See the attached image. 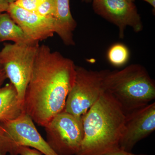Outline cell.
<instances>
[{
  "label": "cell",
  "mask_w": 155,
  "mask_h": 155,
  "mask_svg": "<svg viewBox=\"0 0 155 155\" xmlns=\"http://www.w3.org/2000/svg\"><path fill=\"white\" fill-rule=\"evenodd\" d=\"M75 63L47 45H40L24 96L23 112L45 127L64 110L76 74Z\"/></svg>",
  "instance_id": "1"
},
{
  "label": "cell",
  "mask_w": 155,
  "mask_h": 155,
  "mask_svg": "<svg viewBox=\"0 0 155 155\" xmlns=\"http://www.w3.org/2000/svg\"><path fill=\"white\" fill-rule=\"evenodd\" d=\"M125 115L105 91L82 118L84 137L76 155H105L120 149Z\"/></svg>",
  "instance_id": "2"
},
{
  "label": "cell",
  "mask_w": 155,
  "mask_h": 155,
  "mask_svg": "<svg viewBox=\"0 0 155 155\" xmlns=\"http://www.w3.org/2000/svg\"><path fill=\"white\" fill-rule=\"evenodd\" d=\"M105 91L110 94L125 116L149 104L155 98V83L147 69L131 64L121 70H107Z\"/></svg>",
  "instance_id": "3"
},
{
  "label": "cell",
  "mask_w": 155,
  "mask_h": 155,
  "mask_svg": "<svg viewBox=\"0 0 155 155\" xmlns=\"http://www.w3.org/2000/svg\"><path fill=\"white\" fill-rule=\"evenodd\" d=\"M39 42L5 43L0 51V64L17 90L23 109L24 96L39 47Z\"/></svg>",
  "instance_id": "4"
},
{
  "label": "cell",
  "mask_w": 155,
  "mask_h": 155,
  "mask_svg": "<svg viewBox=\"0 0 155 155\" xmlns=\"http://www.w3.org/2000/svg\"><path fill=\"white\" fill-rule=\"evenodd\" d=\"M0 155H18L20 147L32 148L45 155H58L40 135L32 119L25 113L16 119L0 122Z\"/></svg>",
  "instance_id": "5"
},
{
  "label": "cell",
  "mask_w": 155,
  "mask_h": 155,
  "mask_svg": "<svg viewBox=\"0 0 155 155\" xmlns=\"http://www.w3.org/2000/svg\"><path fill=\"white\" fill-rule=\"evenodd\" d=\"M107 70L93 71L76 66L75 81L64 111L82 119L105 91L104 79Z\"/></svg>",
  "instance_id": "6"
},
{
  "label": "cell",
  "mask_w": 155,
  "mask_h": 155,
  "mask_svg": "<svg viewBox=\"0 0 155 155\" xmlns=\"http://www.w3.org/2000/svg\"><path fill=\"white\" fill-rule=\"evenodd\" d=\"M45 127L46 142L56 153L77 155L84 137L82 119L63 111Z\"/></svg>",
  "instance_id": "7"
},
{
  "label": "cell",
  "mask_w": 155,
  "mask_h": 155,
  "mask_svg": "<svg viewBox=\"0 0 155 155\" xmlns=\"http://www.w3.org/2000/svg\"><path fill=\"white\" fill-rule=\"evenodd\" d=\"M95 13L116 25L119 30V38H123L127 26L136 32L143 28L140 15L133 2L128 0H93Z\"/></svg>",
  "instance_id": "8"
},
{
  "label": "cell",
  "mask_w": 155,
  "mask_h": 155,
  "mask_svg": "<svg viewBox=\"0 0 155 155\" xmlns=\"http://www.w3.org/2000/svg\"><path fill=\"white\" fill-rule=\"evenodd\" d=\"M120 149L131 152L135 145L155 129V103L149 104L126 115Z\"/></svg>",
  "instance_id": "9"
},
{
  "label": "cell",
  "mask_w": 155,
  "mask_h": 155,
  "mask_svg": "<svg viewBox=\"0 0 155 155\" xmlns=\"http://www.w3.org/2000/svg\"><path fill=\"white\" fill-rule=\"evenodd\" d=\"M7 13L32 41L44 40L54 36L55 33L54 18L43 17L20 8L14 3L9 4Z\"/></svg>",
  "instance_id": "10"
},
{
  "label": "cell",
  "mask_w": 155,
  "mask_h": 155,
  "mask_svg": "<svg viewBox=\"0 0 155 155\" xmlns=\"http://www.w3.org/2000/svg\"><path fill=\"white\" fill-rule=\"evenodd\" d=\"M55 33L66 45H74L73 33L77 23L71 14L70 0H55Z\"/></svg>",
  "instance_id": "11"
},
{
  "label": "cell",
  "mask_w": 155,
  "mask_h": 155,
  "mask_svg": "<svg viewBox=\"0 0 155 155\" xmlns=\"http://www.w3.org/2000/svg\"><path fill=\"white\" fill-rule=\"evenodd\" d=\"M23 112L14 85L10 82L0 87V122L16 119Z\"/></svg>",
  "instance_id": "12"
},
{
  "label": "cell",
  "mask_w": 155,
  "mask_h": 155,
  "mask_svg": "<svg viewBox=\"0 0 155 155\" xmlns=\"http://www.w3.org/2000/svg\"><path fill=\"white\" fill-rule=\"evenodd\" d=\"M5 41L14 43L32 41L7 12L0 14V42Z\"/></svg>",
  "instance_id": "13"
},
{
  "label": "cell",
  "mask_w": 155,
  "mask_h": 155,
  "mask_svg": "<svg viewBox=\"0 0 155 155\" xmlns=\"http://www.w3.org/2000/svg\"><path fill=\"white\" fill-rule=\"evenodd\" d=\"M130 57V52L125 45L116 43L111 46L107 53L108 61L116 67H121L127 63Z\"/></svg>",
  "instance_id": "14"
},
{
  "label": "cell",
  "mask_w": 155,
  "mask_h": 155,
  "mask_svg": "<svg viewBox=\"0 0 155 155\" xmlns=\"http://www.w3.org/2000/svg\"><path fill=\"white\" fill-rule=\"evenodd\" d=\"M35 12L43 17L54 18L56 14L55 0H44L38 7Z\"/></svg>",
  "instance_id": "15"
},
{
  "label": "cell",
  "mask_w": 155,
  "mask_h": 155,
  "mask_svg": "<svg viewBox=\"0 0 155 155\" xmlns=\"http://www.w3.org/2000/svg\"><path fill=\"white\" fill-rule=\"evenodd\" d=\"M43 1L44 0H19L14 3V4L27 11L35 12L38 7Z\"/></svg>",
  "instance_id": "16"
},
{
  "label": "cell",
  "mask_w": 155,
  "mask_h": 155,
  "mask_svg": "<svg viewBox=\"0 0 155 155\" xmlns=\"http://www.w3.org/2000/svg\"><path fill=\"white\" fill-rule=\"evenodd\" d=\"M18 155H42L41 152L27 147H21L17 151Z\"/></svg>",
  "instance_id": "17"
},
{
  "label": "cell",
  "mask_w": 155,
  "mask_h": 155,
  "mask_svg": "<svg viewBox=\"0 0 155 155\" xmlns=\"http://www.w3.org/2000/svg\"><path fill=\"white\" fill-rule=\"evenodd\" d=\"M9 5L7 0H0V14L7 12Z\"/></svg>",
  "instance_id": "18"
},
{
  "label": "cell",
  "mask_w": 155,
  "mask_h": 155,
  "mask_svg": "<svg viewBox=\"0 0 155 155\" xmlns=\"http://www.w3.org/2000/svg\"><path fill=\"white\" fill-rule=\"evenodd\" d=\"M105 155H147L146 154H136L133 153L131 152H127L121 149L118 150L114 152L110 153L107 154Z\"/></svg>",
  "instance_id": "19"
},
{
  "label": "cell",
  "mask_w": 155,
  "mask_h": 155,
  "mask_svg": "<svg viewBox=\"0 0 155 155\" xmlns=\"http://www.w3.org/2000/svg\"><path fill=\"white\" fill-rule=\"evenodd\" d=\"M7 78H8L4 69L0 70V87L2 85Z\"/></svg>",
  "instance_id": "20"
},
{
  "label": "cell",
  "mask_w": 155,
  "mask_h": 155,
  "mask_svg": "<svg viewBox=\"0 0 155 155\" xmlns=\"http://www.w3.org/2000/svg\"><path fill=\"white\" fill-rule=\"evenodd\" d=\"M146 2L149 3L150 5L152 6L154 9L155 8V0H143Z\"/></svg>",
  "instance_id": "21"
},
{
  "label": "cell",
  "mask_w": 155,
  "mask_h": 155,
  "mask_svg": "<svg viewBox=\"0 0 155 155\" xmlns=\"http://www.w3.org/2000/svg\"><path fill=\"white\" fill-rule=\"evenodd\" d=\"M18 1H19V0H7L8 2L9 3V4H11V3H14Z\"/></svg>",
  "instance_id": "22"
},
{
  "label": "cell",
  "mask_w": 155,
  "mask_h": 155,
  "mask_svg": "<svg viewBox=\"0 0 155 155\" xmlns=\"http://www.w3.org/2000/svg\"><path fill=\"white\" fill-rule=\"evenodd\" d=\"M93 0H82L84 2H85L86 3H90L92 2Z\"/></svg>",
  "instance_id": "23"
},
{
  "label": "cell",
  "mask_w": 155,
  "mask_h": 155,
  "mask_svg": "<svg viewBox=\"0 0 155 155\" xmlns=\"http://www.w3.org/2000/svg\"><path fill=\"white\" fill-rule=\"evenodd\" d=\"M2 67V65H1V64H0V70H2L3 69Z\"/></svg>",
  "instance_id": "24"
},
{
  "label": "cell",
  "mask_w": 155,
  "mask_h": 155,
  "mask_svg": "<svg viewBox=\"0 0 155 155\" xmlns=\"http://www.w3.org/2000/svg\"><path fill=\"white\" fill-rule=\"evenodd\" d=\"M1 132H2V127H1V125H0V135H1Z\"/></svg>",
  "instance_id": "25"
},
{
  "label": "cell",
  "mask_w": 155,
  "mask_h": 155,
  "mask_svg": "<svg viewBox=\"0 0 155 155\" xmlns=\"http://www.w3.org/2000/svg\"><path fill=\"white\" fill-rule=\"evenodd\" d=\"M128 1H130V2H134V1H135V0H128Z\"/></svg>",
  "instance_id": "26"
}]
</instances>
